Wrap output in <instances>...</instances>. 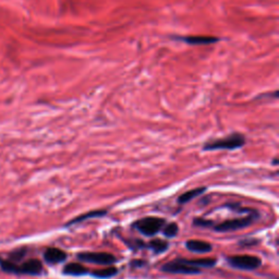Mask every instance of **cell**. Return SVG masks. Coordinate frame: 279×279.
<instances>
[{
	"label": "cell",
	"instance_id": "obj_1",
	"mask_svg": "<svg viewBox=\"0 0 279 279\" xmlns=\"http://www.w3.org/2000/svg\"><path fill=\"white\" fill-rule=\"evenodd\" d=\"M245 144V136L240 133H232L222 138L212 140L204 144V151H234L241 149Z\"/></svg>",
	"mask_w": 279,
	"mask_h": 279
},
{
	"label": "cell",
	"instance_id": "obj_13",
	"mask_svg": "<svg viewBox=\"0 0 279 279\" xmlns=\"http://www.w3.org/2000/svg\"><path fill=\"white\" fill-rule=\"evenodd\" d=\"M62 273L68 276H83L89 273V269L83 266L82 264L69 263L63 267Z\"/></svg>",
	"mask_w": 279,
	"mask_h": 279
},
{
	"label": "cell",
	"instance_id": "obj_17",
	"mask_svg": "<svg viewBox=\"0 0 279 279\" xmlns=\"http://www.w3.org/2000/svg\"><path fill=\"white\" fill-rule=\"evenodd\" d=\"M179 231V226L177 223H169V224H165L163 227V232L165 237L167 238H174L178 235Z\"/></svg>",
	"mask_w": 279,
	"mask_h": 279
},
{
	"label": "cell",
	"instance_id": "obj_18",
	"mask_svg": "<svg viewBox=\"0 0 279 279\" xmlns=\"http://www.w3.org/2000/svg\"><path fill=\"white\" fill-rule=\"evenodd\" d=\"M124 242L127 243V245L131 249L138 250V249H143L148 247V244L144 243L142 240H138V239H131V240H124Z\"/></svg>",
	"mask_w": 279,
	"mask_h": 279
},
{
	"label": "cell",
	"instance_id": "obj_8",
	"mask_svg": "<svg viewBox=\"0 0 279 279\" xmlns=\"http://www.w3.org/2000/svg\"><path fill=\"white\" fill-rule=\"evenodd\" d=\"M44 260L50 265H56L67 260V253L61 249L48 248L44 252Z\"/></svg>",
	"mask_w": 279,
	"mask_h": 279
},
{
	"label": "cell",
	"instance_id": "obj_19",
	"mask_svg": "<svg viewBox=\"0 0 279 279\" xmlns=\"http://www.w3.org/2000/svg\"><path fill=\"white\" fill-rule=\"evenodd\" d=\"M214 222L213 221H210V219H204V218H195L193 221V225L194 226H197V227H203V228H210L213 226H214V224H213Z\"/></svg>",
	"mask_w": 279,
	"mask_h": 279
},
{
	"label": "cell",
	"instance_id": "obj_21",
	"mask_svg": "<svg viewBox=\"0 0 279 279\" xmlns=\"http://www.w3.org/2000/svg\"><path fill=\"white\" fill-rule=\"evenodd\" d=\"M130 265H131V266H134V267H142L143 266V265H145V262L144 261H132L131 263H130Z\"/></svg>",
	"mask_w": 279,
	"mask_h": 279
},
{
	"label": "cell",
	"instance_id": "obj_12",
	"mask_svg": "<svg viewBox=\"0 0 279 279\" xmlns=\"http://www.w3.org/2000/svg\"><path fill=\"white\" fill-rule=\"evenodd\" d=\"M182 42H185L189 45H211L218 42L217 37L212 36H187V37H177Z\"/></svg>",
	"mask_w": 279,
	"mask_h": 279
},
{
	"label": "cell",
	"instance_id": "obj_4",
	"mask_svg": "<svg viewBox=\"0 0 279 279\" xmlns=\"http://www.w3.org/2000/svg\"><path fill=\"white\" fill-rule=\"evenodd\" d=\"M77 257L79 261L103 265V266H109V265H114L117 262L116 256L107 253V252H81V253L77 254Z\"/></svg>",
	"mask_w": 279,
	"mask_h": 279
},
{
	"label": "cell",
	"instance_id": "obj_5",
	"mask_svg": "<svg viewBox=\"0 0 279 279\" xmlns=\"http://www.w3.org/2000/svg\"><path fill=\"white\" fill-rule=\"evenodd\" d=\"M231 267L242 270L257 269L262 265V260L254 255H232L227 258Z\"/></svg>",
	"mask_w": 279,
	"mask_h": 279
},
{
	"label": "cell",
	"instance_id": "obj_3",
	"mask_svg": "<svg viewBox=\"0 0 279 279\" xmlns=\"http://www.w3.org/2000/svg\"><path fill=\"white\" fill-rule=\"evenodd\" d=\"M165 224L166 221L164 218L149 216L134 222L133 225H132V227L135 228L137 231H140L142 235L146 237H154L163 229Z\"/></svg>",
	"mask_w": 279,
	"mask_h": 279
},
{
	"label": "cell",
	"instance_id": "obj_23",
	"mask_svg": "<svg viewBox=\"0 0 279 279\" xmlns=\"http://www.w3.org/2000/svg\"><path fill=\"white\" fill-rule=\"evenodd\" d=\"M2 261H3V260H2V258H0V262H2Z\"/></svg>",
	"mask_w": 279,
	"mask_h": 279
},
{
	"label": "cell",
	"instance_id": "obj_22",
	"mask_svg": "<svg viewBox=\"0 0 279 279\" xmlns=\"http://www.w3.org/2000/svg\"><path fill=\"white\" fill-rule=\"evenodd\" d=\"M273 164H274V165H277V164H278V159H277V158L274 159V163H273Z\"/></svg>",
	"mask_w": 279,
	"mask_h": 279
},
{
	"label": "cell",
	"instance_id": "obj_15",
	"mask_svg": "<svg viewBox=\"0 0 279 279\" xmlns=\"http://www.w3.org/2000/svg\"><path fill=\"white\" fill-rule=\"evenodd\" d=\"M117 274H118V268L116 266H111V265H109V266L105 267V268L96 269L94 271H92V276L99 278V279H108V278L116 276Z\"/></svg>",
	"mask_w": 279,
	"mask_h": 279
},
{
	"label": "cell",
	"instance_id": "obj_10",
	"mask_svg": "<svg viewBox=\"0 0 279 279\" xmlns=\"http://www.w3.org/2000/svg\"><path fill=\"white\" fill-rule=\"evenodd\" d=\"M179 261L190 265V266H193L196 268H211L214 267L217 260L214 257H205V258H196V260H185V258H178Z\"/></svg>",
	"mask_w": 279,
	"mask_h": 279
},
{
	"label": "cell",
	"instance_id": "obj_6",
	"mask_svg": "<svg viewBox=\"0 0 279 279\" xmlns=\"http://www.w3.org/2000/svg\"><path fill=\"white\" fill-rule=\"evenodd\" d=\"M162 270L165 271V273H169V274H189V275H196L201 273L200 268H196L193 266H190V265L184 264L178 260L171 261L164 264L162 266Z\"/></svg>",
	"mask_w": 279,
	"mask_h": 279
},
{
	"label": "cell",
	"instance_id": "obj_2",
	"mask_svg": "<svg viewBox=\"0 0 279 279\" xmlns=\"http://www.w3.org/2000/svg\"><path fill=\"white\" fill-rule=\"evenodd\" d=\"M258 217V213L255 211L250 213L248 216L239 217L234 219H228L221 224L213 226V229L217 232H230V231H237L239 229L247 228L255 222V219Z\"/></svg>",
	"mask_w": 279,
	"mask_h": 279
},
{
	"label": "cell",
	"instance_id": "obj_16",
	"mask_svg": "<svg viewBox=\"0 0 279 279\" xmlns=\"http://www.w3.org/2000/svg\"><path fill=\"white\" fill-rule=\"evenodd\" d=\"M169 247L168 241L163 240V239H153V240L148 244V248H150L155 254L164 253L165 251H167Z\"/></svg>",
	"mask_w": 279,
	"mask_h": 279
},
{
	"label": "cell",
	"instance_id": "obj_20",
	"mask_svg": "<svg viewBox=\"0 0 279 279\" xmlns=\"http://www.w3.org/2000/svg\"><path fill=\"white\" fill-rule=\"evenodd\" d=\"M241 245H244V247H248V245H256L260 243V240H258V239H244V240H241L240 242Z\"/></svg>",
	"mask_w": 279,
	"mask_h": 279
},
{
	"label": "cell",
	"instance_id": "obj_14",
	"mask_svg": "<svg viewBox=\"0 0 279 279\" xmlns=\"http://www.w3.org/2000/svg\"><path fill=\"white\" fill-rule=\"evenodd\" d=\"M205 191H206V188H205V187L196 188V189H193V190H189V191L185 192V193L181 194L180 196L178 197V203L181 204V205L187 204L188 202L193 200V198H195L197 196H201Z\"/></svg>",
	"mask_w": 279,
	"mask_h": 279
},
{
	"label": "cell",
	"instance_id": "obj_11",
	"mask_svg": "<svg viewBox=\"0 0 279 279\" xmlns=\"http://www.w3.org/2000/svg\"><path fill=\"white\" fill-rule=\"evenodd\" d=\"M106 215H107V211H106V210L91 211V212H88V213H84V214L80 215L76 218H73L72 221H70V222H68L67 224H65V227H68V226H73V225L84 223L85 221H89V219H92V218H98V217H103V216H106Z\"/></svg>",
	"mask_w": 279,
	"mask_h": 279
},
{
	"label": "cell",
	"instance_id": "obj_7",
	"mask_svg": "<svg viewBox=\"0 0 279 279\" xmlns=\"http://www.w3.org/2000/svg\"><path fill=\"white\" fill-rule=\"evenodd\" d=\"M44 267L43 264L36 258H31L22 264H18L17 275H31V276H38L43 273Z\"/></svg>",
	"mask_w": 279,
	"mask_h": 279
},
{
	"label": "cell",
	"instance_id": "obj_9",
	"mask_svg": "<svg viewBox=\"0 0 279 279\" xmlns=\"http://www.w3.org/2000/svg\"><path fill=\"white\" fill-rule=\"evenodd\" d=\"M185 247L189 251L194 252V253H208L213 250V245L206 241L196 240V239H191L185 242Z\"/></svg>",
	"mask_w": 279,
	"mask_h": 279
}]
</instances>
